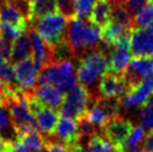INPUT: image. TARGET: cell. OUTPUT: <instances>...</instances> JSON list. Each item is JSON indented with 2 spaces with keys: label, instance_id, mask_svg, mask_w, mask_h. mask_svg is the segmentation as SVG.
<instances>
[{
  "label": "cell",
  "instance_id": "6da1fadb",
  "mask_svg": "<svg viewBox=\"0 0 153 152\" xmlns=\"http://www.w3.org/2000/svg\"><path fill=\"white\" fill-rule=\"evenodd\" d=\"M66 41L71 47L76 59L85 53L98 48L100 44L99 26L77 17L71 19L67 27Z\"/></svg>",
  "mask_w": 153,
  "mask_h": 152
},
{
  "label": "cell",
  "instance_id": "7a4b0ae2",
  "mask_svg": "<svg viewBox=\"0 0 153 152\" xmlns=\"http://www.w3.org/2000/svg\"><path fill=\"white\" fill-rule=\"evenodd\" d=\"M76 77L85 87H93L97 80L109 73V54L101 50L91 51L77 59Z\"/></svg>",
  "mask_w": 153,
  "mask_h": 152
},
{
  "label": "cell",
  "instance_id": "3957f363",
  "mask_svg": "<svg viewBox=\"0 0 153 152\" xmlns=\"http://www.w3.org/2000/svg\"><path fill=\"white\" fill-rule=\"evenodd\" d=\"M45 83L54 85L62 95H65L76 85L73 64L70 61L57 62L43 68L39 72L36 85Z\"/></svg>",
  "mask_w": 153,
  "mask_h": 152
},
{
  "label": "cell",
  "instance_id": "277c9868",
  "mask_svg": "<svg viewBox=\"0 0 153 152\" xmlns=\"http://www.w3.org/2000/svg\"><path fill=\"white\" fill-rule=\"evenodd\" d=\"M30 27L50 47L66 40L68 19L61 13L47 15L30 24Z\"/></svg>",
  "mask_w": 153,
  "mask_h": 152
},
{
  "label": "cell",
  "instance_id": "5b68a950",
  "mask_svg": "<svg viewBox=\"0 0 153 152\" xmlns=\"http://www.w3.org/2000/svg\"><path fill=\"white\" fill-rule=\"evenodd\" d=\"M92 97V94L87 87L81 85L80 83L75 85L64 95L62 106L59 108L61 116L75 121L85 117L89 112V105Z\"/></svg>",
  "mask_w": 153,
  "mask_h": 152
},
{
  "label": "cell",
  "instance_id": "8992f818",
  "mask_svg": "<svg viewBox=\"0 0 153 152\" xmlns=\"http://www.w3.org/2000/svg\"><path fill=\"white\" fill-rule=\"evenodd\" d=\"M121 102L120 99H103L96 97L91 110H89L87 118L95 127H104L111 120L120 117Z\"/></svg>",
  "mask_w": 153,
  "mask_h": 152
},
{
  "label": "cell",
  "instance_id": "52a82bcc",
  "mask_svg": "<svg viewBox=\"0 0 153 152\" xmlns=\"http://www.w3.org/2000/svg\"><path fill=\"white\" fill-rule=\"evenodd\" d=\"M47 143L61 144L66 147L74 145L80 140L77 122L73 119L62 117L57 122L54 132L50 136H44Z\"/></svg>",
  "mask_w": 153,
  "mask_h": 152
},
{
  "label": "cell",
  "instance_id": "ba28073f",
  "mask_svg": "<svg viewBox=\"0 0 153 152\" xmlns=\"http://www.w3.org/2000/svg\"><path fill=\"white\" fill-rule=\"evenodd\" d=\"M133 124L130 120L117 117L111 120L103 127L104 136L119 152H122L123 146L127 138L133 129Z\"/></svg>",
  "mask_w": 153,
  "mask_h": 152
},
{
  "label": "cell",
  "instance_id": "9c48e42d",
  "mask_svg": "<svg viewBox=\"0 0 153 152\" xmlns=\"http://www.w3.org/2000/svg\"><path fill=\"white\" fill-rule=\"evenodd\" d=\"M129 87L124 75L107 73L101 77L98 85L99 97L103 99H120L128 92Z\"/></svg>",
  "mask_w": 153,
  "mask_h": 152
},
{
  "label": "cell",
  "instance_id": "30bf717a",
  "mask_svg": "<svg viewBox=\"0 0 153 152\" xmlns=\"http://www.w3.org/2000/svg\"><path fill=\"white\" fill-rule=\"evenodd\" d=\"M14 72L16 82L21 89L26 91H33L38 85L39 70L36 67L32 57H28L15 64Z\"/></svg>",
  "mask_w": 153,
  "mask_h": 152
},
{
  "label": "cell",
  "instance_id": "8fae6325",
  "mask_svg": "<svg viewBox=\"0 0 153 152\" xmlns=\"http://www.w3.org/2000/svg\"><path fill=\"white\" fill-rule=\"evenodd\" d=\"M130 52L134 57L153 56V33L147 28L130 30Z\"/></svg>",
  "mask_w": 153,
  "mask_h": 152
},
{
  "label": "cell",
  "instance_id": "7c38bea8",
  "mask_svg": "<svg viewBox=\"0 0 153 152\" xmlns=\"http://www.w3.org/2000/svg\"><path fill=\"white\" fill-rule=\"evenodd\" d=\"M28 30L31 41L32 59H33L36 67L38 68L39 72H40L43 68L54 63L52 47L49 46L31 27H28Z\"/></svg>",
  "mask_w": 153,
  "mask_h": 152
},
{
  "label": "cell",
  "instance_id": "4fadbf2b",
  "mask_svg": "<svg viewBox=\"0 0 153 152\" xmlns=\"http://www.w3.org/2000/svg\"><path fill=\"white\" fill-rule=\"evenodd\" d=\"M153 71V64L149 57H133L129 62L125 73V77L129 89L142 82L144 77Z\"/></svg>",
  "mask_w": 153,
  "mask_h": 152
},
{
  "label": "cell",
  "instance_id": "5bb4252c",
  "mask_svg": "<svg viewBox=\"0 0 153 152\" xmlns=\"http://www.w3.org/2000/svg\"><path fill=\"white\" fill-rule=\"evenodd\" d=\"M130 39L113 47L109 54V73L123 75L130 59Z\"/></svg>",
  "mask_w": 153,
  "mask_h": 152
},
{
  "label": "cell",
  "instance_id": "9a60e30c",
  "mask_svg": "<svg viewBox=\"0 0 153 152\" xmlns=\"http://www.w3.org/2000/svg\"><path fill=\"white\" fill-rule=\"evenodd\" d=\"M0 23H5L22 31L29 27L27 17L18 6L8 0H4V3L0 7Z\"/></svg>",
  "mask_w": 153,
  "mask_h": 152
},
{
  "label": "cell",
  "instance_id": "2e32d148",
  "mask_svg": "<svg viewBox=\"0 0 153 152\" xmlns=\"http://www.w3.org/2000/svg\"><path fill=\"white\" fill-rule=\"evenodd\" d=\"M130 39V29L109 20L101 27L100 42L108 47H115L125 40Z\"/></svg>",
  "mask_w": 153,
  "mask_h": 152
},
{
  "label": "cell",
  "instance_id": "e0dca14e",
  "mask_svg": "<svg viewBox=\"0 0 153 152\" xmlns=\"http://www.w3.org/2000/svg\"><path fill=\"white\" fill-rule=\"evenodd\" d=\"M33 96L43 105L54 110H59L64 99V95L50 83L36 85L33 90Z\"/></svg>",
  "mask_w": 153,
  "mask_h": 152
},
{
  "label": "cell",
  "instance_id": "ac0fdd59",
  "mask_svg": "<svg viewBox=\"0 0 153 152\" xmlns=\"http://www.w3.org/2000/svg\"><path fill=\"white\" fill-rule=\"evenodd\" d=\"M150 99V91L144 81L130 87L126 94L120 98L121 106L125 108H143Z\"/></svg>",
  "mask_w": 153,
  "mask_h": 152
},
{
  "label": "cell",
  "instance_id": "d6986e66",
  "mask_svg": "<svg viewBox=\"0 0 153 152\" xmlns=\"http://www.w3.org/2000/svg\"><path fill=\"white\" fill-rule=\"evenodd\" d=\"M33 117L36 119L38 130L43 136H50L54 132L59 122V115L56 110L44 105Z\"/></svg>",
  "mask_w": 153,
  "mask_h": 152
},
{
  "label": "cell",
  "instance_id": "ffe728a7",
  "mask_svg": "<svg viewBox=\"0 0 153 152\" xmlns=\"http://www.w3.org/2000/svg\"><path fill=\"white\" fill-rule=\"evenodd\" d=\"M31 53V41L30 36H29V30L27 28L20 37L14 41L10 64L15 65L23 59H28V57H30Z\"/></svg>",
  "mask_w": 153,
  "mask_h": 152
},
{
  "label": "cell",
  "instance_id": "44dd1931",
  "mask_svg": "<svg viewBox=\"0 0 153 152\" xmlns=\"http://www.w3.org/2000/svg\"><path fill=\"white\" fill-rule=\"evenodd\" d=\"M29 4V24L47 16L57 13L56 0H28Z\"/></svg>",
  "mask_w": 153,
  "mask_h": 152
},
{
  "label": "cell",
  "instance_id": "7402d4cb",
  "mask_svg": "<svg viewBox=\"0 0 153 152\" xmlns=\"http://www.w3.org/2000/svg\"><path fill=\"white\" fill-rule=\"evenodd\" d=\"M0 134L7 144L19 140V134L13 122L12 116L5 105L0 103Z\"/></svg>",
  "mask_w": 153,
  "mask_h": 152
},
{
  "label": "cell",
  "instance_id": "603a6c76",
  "mask_svg": "<svg viewBox=\"0 0 153 152\" xmlns=\"http://www.w3.org/2000/svg\"><path fill=\"white\" fill-rule=\"evenodd\" d=\"M113 5L114 3L109 0H98L93 5L89 20L97 26L102 27L111 20Z\"/></svg>",
  "mask_w": 153,
  "mask_h": 152
},
{
  "label": "cell",
  "instance_id": "cb8c5ba5",
  "mask_svg": "<svg viewBox=\"0 0 153 152\" xmlns=\"http://www.w3.org/2000/svg\"><path fill=\"white\" fill-rule=\"evenodd\" d=\"M19 140L33 152L41 151L46 145L44 136L38 129L30 130V131L22 134L19 136Z\"/></svg>",
  "mask_w": 153,
  "mask_h": 152
},
{
  "label": "cell",
  "instance_id": "d4e9b609",
  "mask_svg": "<svg viewBox=\"0 0 153 152\" xmlns=\"http://www.w3.org/2000/svg\"><path fill=\"white\" fill-rule=\"evenodd\" d=\"M153 21V2L145 4L132 18V28H146Z\"/></svg>",
  "mask_w": 153,
  "mask_h": 152
},
{
  "label": "cell",
  "instance_id": "484cf974",
  "mask_svg": "<svg viewBox=\"0 0 153 152\" xmlns=\"http://www.w3.org/2000/svg\"><path fill=\"white\" fill-rule=\"evenodd\" d=\"M111 21L121 24L128 29L132 28V16L129 14V12L125 8L123 4L114 3L111 15Z\"/></svg>",
  "mask_w": 153,
  "mask_h": 152
},
{
  "label": "cell",
  "instance_id": "4316f807",
  "mask_svg": "<svg viewBox=\"0 0 153 152\" xmlns=\"http://www.w3.org/2000/svg\"><path fill=\"white\" fill-rule=\"evenodd\" d=\"M89 148L93 152H119L105 138L94 134L89 139Z\"/></svg>",
  "mask_w": 153,
  "mask_h": 152
},
{
  "label": "cell",
  "instance_id": "83f0119b",
  "mask_svg": "<svg viewBox=\"0 0 153 152\" xmlns=\"http://www.w3.org/2000/svg\"><path fill=\"white\" fill-rule=\"evenodd\" d=\"M53 51V59H54V63L57 62H65V61H70L75 59L74 53H73L71 47L67 43V41H62L59 44L55 45L52 47Z\"/></svg>",
  "mask_w": 153,
  "mask_h": 152
},
{
  "label": "cell",
  "instance_id": "f1b7e54d",
  "mask_svg": "<svg viewBox=\"0 0 153 152\" xmlns=\"http://www.w3.org/2000/svg\"><path fill=\"white\" fill-rule=\"evenodd\" d=\"M0 81L6 87H13L18 85L16 82L14 67H13L12 64L4 62L3 64L0 65Z\"/></svg>",
  "mask_w": 153,
  "mask_h": 152
},
{
  "label": "cell",
  "instance_id": "f546056e",
  "mask_svg": "<svg viewBox=\"0 0 153 152\" xmlns=\"http://www.w3.org/2000/svg\"><path fill=\"white\" fill-rule=\"evenodd\" d=\"M144 138H145V129H144L143 126L137 125V127H133L132 131L129 134L126 142H125L124 146H123L122 152H124L128 148H131V147H134L139 144H142Z\"/></svg>",
  "mask_w": 153,
  "mask_h": 152
},
{
  "label": "cell",
  "instance_id": "4dcf8cb0",
  "mask_svg": "<svg viewBox=\"0 0 153 152\" xmlns=\"http://www.w3.org/2000/svg\"><path fill=\"white\" fill-rule=\"evenodd\" d=\"M56 3L59 12L64 15L68 20L76 17L75 0H56Z\"/></svg>",
  "mask_w": 153,
  "mask_h": 152
},
{
  "label": "cell",
  "instance_id": "1f68e13d",
  "mask_svg": "<svg viewBox=\"0 0 153 152\" xmlns=\"http://www.w3.org/2000/svg\"><path fill=\"white\" fill-rule=\"evenodd\" d=\"M95 0H75L77 18L82 19V20L89 18Z\"/></svg>",
  "mask_w": 153,
  "mask_h": 152
},
{
  "label": "cell",
  "instance_id": "d6a6232c",
  "mask_svg": "<svg viewBox=\"0 0 153 152\" xmlns=\"http://www.w3.org/2000/svg\"><path fill=\"white\" fill-rule=\"evenodd\" d=\"M77 122V125H78V131H79V136L81 139L85 138H91L92 136L96 134V127L91 123V122L88 120L87 116L81 119H79Z\"/></svg>",
  "mask_w": 153,
  "mask_h": 152
},
{
  "label": "cell",
  "instance_id": "836d02e7",
  "mask_svg": "<svg viewBox=\"0 0 153 152\" xmlns=\"http://www.w3.org/2000/svg\"><path fill=\"white\" fill-rule=\"evenodd\" d=\"M24 31L16 28L14 26H10L5 23H0V37L6 38L10 41H15L20 37Z\"/></svg>",
  "mask_w": 153,
  "mask_h": 152
},
{
  "label": "cell",
  "instance_id": "e575fe53",
  "mask_svg": "<svg viewBox=\"0 0 153 152\" xmlns=\"http://www.w3.org/2000/svg\"><path fill=\"white\" fill-rule=\"evenodd\" d=\"M13 44L14 41H10L6 38L0 37V55L4 59V61L10 64V57H12Z\"/></svg>",
  "mask_w": 153,
  "mask_h": 152
},
{
  "label": "cell",
  "instance_id": "d590c367",
  "mask_svg": "<svg viewBox=\"0 0 153 152\" xmlns=\"http://www.w3.org/2000/svg\"><path fill=\"white\" fill-rule=\"evenodd\" d=\"M141 121L143 126L148 129H153V108L146 104L141 108Z\"/></svg>",
  "mask_w": 153,
  "mask_h": 152
},
{
  "label": "cell",
  "instance_id": "8d00e7d4",
  "mask_svg": "<svg viewBox=\"0 0 153 152\" xmlns=\"http://www.w3.org/2000/svg\"><path fill=\"white\" fill-rule=\"evenodd\" d=\"M145 2L146 0H125L124 6L133 18L142 10V7L145 5Z\"/></svg>",
  "mask_w": 153,
  "mask_h": 152
},
{
  "label": "cell",
  "instance_id": "74e56055",
  "mask_svg": "<svg viewBox=\"0 0 153 152\" xmlns=\"http://www.w3.org/2000/svg\"><path fill=\"white\" fill-rule=\"evenodd\" d=\"M143 148L144 152H153V129H150L144 138Z\"/></svg>",
  "mask_w": 153,
  "mask_h": 152
},
{
  "label": "cell",
  "instance_id": "f35d334b",
  "mask_svg": "<svg viewBox=\"0 0 153 152\" xmlns=\"http://www.w3.org/2000/svg\"><path fill=\"white\" fill-rule=\"evenodd\" d=\"M10 151L12 152H32L28 147H26L20 140L16 141L10 144Z\"/></svg>",
  "mask_w": 153,
  "mask_h": 152
},
{
  "label": "cell",
  "instance_id": "ab89813d",
  "mask_svg": "<svg viewBox=\"0 0 153 152\" xmlns=\"http://www.w3.org/2000/svg\"><path fill=\"white\" fill-rule=\"evenodd\" d=\"M48 152H68V148L61 144H52V143H47L45 145Z\"/></svg>",
  "mask_w": 153,
  "mask_h": 152
},
{
  "label": "cell",
  "instance_id": "60d3db41",
  "mask_svg": "<svg viewBox=\"0 0 153 152\" xmlns=\"http://www.w3.org/2000/svg\"><path fill=\"white\" fill-rule=\"evenodd\" d=\"M143 81L146 83V85L148 87V89H149L150 93L153 95V71L151 73H149L148 75H146L144 77Z\"/></svg>",
  "mask_w": 153,
  "mask_h": 152
},
{
  "label": "cell",
  "instance_id": "b9f144b4",
  "mask_svg": "<svg viewBox=\"0 0 153 152\" xmlns=\"http://www.w3.org/2000/svg\"><path fill=\"white\" fill-rule=\"evenodd\" d=\"M67 148H68V152H85L82 145L78 144V143H76L74 145H71V146L67 147Z\"/></svg>",
  "mask_w": 153,
  "mask_h": 152
},
{
  "label": "cell",
  "instance_id": "7bdbcfd3",
  "mask_svg": "<svg viewBox=\"0 0 153 152\" xmlns=\"http://www.w3.org/2000/svg\"><path fill=\"white\" fill-rule=\"evenodd\" d=\"M10 144H7V143L3 140V138L1 136V134H0V152L6 151L8 149V147H10Z\"/></svg>",
  "mask_w": 153,
  "mask_h": 152
},
{
  "label": "cell",
  "instance_id": "ee69618b",
  "mask_svg": "<svg viewBox=\"0 0 153 152\" xmlns=\"http://www.w3.org/2000/svg\"><path fill=\"white\" fill-rule=\"evenodd\" d=\"M114 3H117V4H124L125 0H113Z\"/></svg>",
  "mask_w": 153,
  "mask_h": 152
},
{
  "label": "cell",
  "instance_id": "f6af8a7d",
  "mask_svg": "<svg viewBox=\"0 0 153 152\" xmlns=\"http://www.w3.org/2000/svg\"><path fill=\"white\" fill-rule=\"evenodd\" d=\"M147 29H149L150 31H152V33H153V21L151 22V24H150L149 26L147 27Z\"/></svg>",
  "mask_w": 153,
  "mask_h": 152
},
{
  "label": "cell",
  "instance_id": "bcb514c9",
  "mask_svg": "<svg viewBox=\"0 0 153 152\" xmlns=\"http://www.w3.org/2000/svg\"><path fill=\"white\" fill-rule=\"evenodd\" d=\"M4 62H5V61H4V59L1 56V55H0V65H1V64H3Z\"/></svg>",
  "mask_w": 153,
  "mask_h": 152
},
{
  "label": "cell",
  "instance_id": "7dc6e473",
  "mask_svg": "<svg viewBox=\"0 0 153 152\" xmlns=\"http://www.w3.org/2000/svg\"><path fill=\"white\" fill-rule=\"evenodd\" d=\"M4 152H12V151H10V147H8V149H7V150H6V151H4Z\"/></svg>",
  "mask_w": 153,
  "mask_h": 152
},
{
  "label": "cell",
  "instance_id": "c3c4849f",
  "mask_svg": "<svg viewBox=\"0 0 153 152\" xmlns=\"http://www.w3.org/2000/svg\"><path fill=\"white\" fill-rule=\"evenodd\" d=\"M151 62H152V64H153V56H152V59H151Z\"/></svg>",
  "mask_w": 153,
  "mask_h": 152
},
{
  "label": "cell",
  "instance_id": "681fc988",
  "mask_svg": "<svg viewBox=\"0 0 153 152\" xmlns=\"http://www.w3.org/2000/svg\"><path fill=\"white\" fill-rule=\"evenodd\" d=\"M149 1H150V2H153V0H149Z\"/></svg>",
  "mask_w": 153,
  "mask_h": 152
}]
</instances>
